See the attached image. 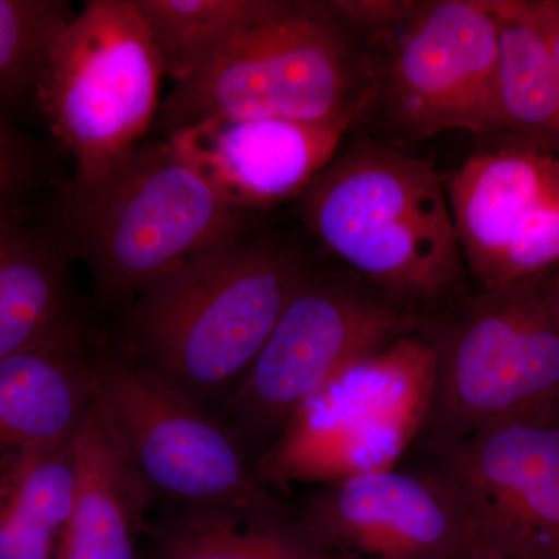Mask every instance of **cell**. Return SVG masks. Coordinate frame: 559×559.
Segmentation results:
<instances>
[{
	"mask_svg": "<svg viewBox=\"0 0 559 559\" xmlns=\"http://www.w3.org/2000/svg\"><path fill=\"white\" fill-rule=\"evenodd\" d=\"M299 204L311 234L385 299L419 316L462 299L465 261L432 159L358 140Z\"/></svg>",
	"mask_w": 559,
	"mask_h": 559,
	"instance_id": "obj_1",
	"label": "cell"
},
{
	"mask_svg": "<svg viewBox=\"0 0 559 559\" xmlns=\"http://www.w3.org/2000/svg\"><path fill=\"white\" fill-rule=\"evenodd\" d=\"M307 274L270 238L209 250L138 296L127 356L198 403L245 377Z\"/></svg>",
	"mask_w": 559,
	"mask_h": 559,
	"instance_id": "obj_2",
	"label": "cell"
},
{
	"mask_svg": "<svg viewBox=\"0 0 559 559\" xmlns=\"http://www.w3.org/2000/svg\"><path fill=\"white\" fill-rule=\"evenodd\" d=\"M364 68L355 36L326 2L274 0L212 64L173 84L156 128L167 138L209 119H359L373 95Z\"/></svg>",
	"mask_w": 559,
	"mask_h": 559,
	"instance_id": "obj_3",
	"label": "cell"
},
{
	"mask_svg": "<svg viewBox=\"0 0 559 559\" xmlns=\"http://www.w3.org/2000/svg\"><path fill=\"white\" fill-rule=\"evenodd\" d=\"M66 246L109 299L138 297L209 250L242 238L229 207L167 139L140 143L91 187H70Z\"/></svg>",
	"mask_w": 559,
	"mask_h": 559,
	"instance_id": "obj_4",
	"label": "cell"
},
{
	"mask_svg": "<svg viewBox=\"0 0 559 559\" xmlns=\"http://www.w3.org/2000/svg\"><path fill=\"white\" fill-rule=\"evenodd\" d=\"M433 340L432 389L415 450L559 403V318L547 277L462 297Z\"/></svg>",
	"mask_w": 559,
	"mask_h": 559,
	"instance_id": "obj_5",
	"label": "cell"
},
{
	"mask_svg": "<svg viewBox=\"0 0 559 559\" xmlns=\"http://www.w3.org/2000/svg\"><path fill=\"white\" fill-rule=\"evenodd\" d=\"M165 75L134 0H91L61 33L39 103L91 187L127 159L156 123Z\"/></svg>",
	"mask_w": 559,
	"mask_h": 559,
	"instance_id": "obj_6",
	"label": "cell"
},
{
	"mask_svg": "<svg viewBox=\"0 0 559 559\" xmlns=\"http://www.w3.org/2000/svg\"><path fill=\"white\" fill-rule=\"evenodd\" d=\"M95 404L150 496L186 511H282L250 476L234 430L138 360H95Z\"/></svg>",
	"mask_w": 559,
	"mask_h": 559,
	"instance_id": "obj_7",
	"label": "cell"
},
{
	"mask_svg": "<svg viewBox=\"0 0 559 559\" xmlns=\"http://www.w3.org/2000/svg\"><path fill=\"white\" fill-rule=\"evenodd\" d=\"M436 358L418 331L352 360L286 426L275 468L331 484L399 465L425 421Z\"/></svg>",
	"mask_w": 559,
	"mask_h": 559,
	"instance_id": "obj_8",
	"label": "cell"
},
{
	"mask_svg": "<svg viewBox=\"0 0 559 559\" xmlns=\"http://www.w3.org/2000/svg\"><path fill=\"white\" fill-rule=\"evenodd\" d=\"M426 329V318L377 290L308 271L235 389L231 415L249 436L286 429L352 360Z\"/></svg>",
	"mask_w": 559,
	"mask_h": 559,
	"instance_id": "obj_9",
	"label": "cell"
},
{
	"mask_svg": "<svg viewBox=\"0 0 559 559\" xmlns=\"http://www.w3.org/2000/svg\"><path fill=\"white\" fill-rule=\"evenodd\" d=\"M418 452L457 500L480 551L559 559V403Z\"/></svg>",
	"mask_w": 559,
	"mask_h": 559,
	"instance_id": "obj_10",
	"label": "cell"
},
{
	"mask_svg": "<svg viewBox=\"0 0 559 559\" xmlns=\"http://www.w3.org/2000/svg\"><path fill=\"white\" fill-rule=\"evenodd\" d=\"M390 39L371 100L396 130L411 139L503 132L499 24L487 0L419 2Z\"/></svg>",
	"mask_w": 559,
	"mask_h": 559,
	"instance_id": "obj_11",
	"label": "cell"
},
{
	"mask_svg": "<svg viewBox=\"0 0 559 559\" xmlns=\"http://www.w3.org/2000/svg\"><path fill=\"white\" fill-rule=\"evenodd\" d=\"M447 193L466 272L480 290L559 270L558 151L521 138L477 151Z\"/></svg>",
	"mask_w": 559,
	"mask_h": 559,
	"instance_id": "obj_12",
	"label": "cell"
},
{
	"mask_svg": "<svg viewBox=\"0 0 559 559\" xmlns=\"http://www.w3.org/2000/svg\"><path fill=\"white\" fill-rule=\"evenodd\" d=\"M300 527L330 559H474L480 551L450 488L425 465L331 481Z\"/></svg>",
	"mask_w": 559,
	"mask_h": 559,
	"instance_id": "obj_13",
	"label": "cell"
},
{
	"mask_svg": "<svg viewBox=\"0 0 559 559\" xmlns=\"http://www.w3.org/2000/svg\"><path fill=\"white\" fill-rule=\"evenodd\" d=\"M358 117L325 123L209 119L180 128L168 142L221 200L240 213L299 200L336 157Z\"/></svg>",
	"mask_w": 559,
	"mask_h": 559,
	"instance_id": "obj_14",
	"label": "cell"
},
{
	"mask_svg": "<svg viewBox=\"0 0 559 559\" xmlns=\"http://www.w3.org/2000/svg\"><path fill=\"white\" fill-rule=\"evenodd\" d=\"M94 406L95 360L79 334L0 359V460L68 447Z\"/></svg>",
	"mask_w": 559,
	"mask_h": 559,
	"instance_id": "obj_15",
	"label": "cell"
},
{
	"mask_svg": "<svg viewBox=\"0 0 559 559\" xmlns=\"http://www.w3.org/2000/svg\"><path fill=\"white\" fill-rule=\"evenodd\" d=\"M75 492L62 559H138L151 496L97 404L73 441Z\"/></svg>",
	"mask_w": 559,
	"mask_h": 559,
	"instance_id": "obj_16",
	"label": "cell"
},
{
	"mask_svg": "<svg viewBox=\"0 0 559 559\" xmlns=\"http://www.w3.org/2000/svg\"><path fill=\"white\" fill-rule=\"evenodd\" d=\"M64 255L14 224L0 234V359L76 333Z\"/></svg>",
	"mask_w": 559,
	"mask_h": 559,
	"instance_id": "obj_17",
	"label": "cell"
},
{
	"mask_svg": "<svg viewBox=\"0 0 559 559\" xmlns=\"http://www.w3.org/2000/svg\"><path fill=\"white\" fill-rule=\"evenodd\" d=\"M73 441L0 460V559H62L75 492Z\"/></svg>",
	"mask_w": 559,
	"mask_h": 559,
	"instance_id": "obj_18",
	"label": "cell"
},
{
	"mask_svg": "<svg viewBox=\"0 0 559 559\" xmlns=\"http://www.w3.org/2000/svg\"><path fill=\"white\" fill-rule=\"evenodd\" d=\"M499 24L503 132L559 153V79L532 0H487Z\"/></svg>",
	"mask_w": 559,
	"mask_h": 559,
	"instance_id": "obj_19",
	"label": "cell"
},
{
	"mask_svg": "<svg viewBox=\"0 0 559 559\" xmlns=\"http://www.w3.org/2000/svg\"><path fill=\"white\" fill-rule=\"evenodd\" d=\"M173 84L212 64L274 0H134Z\"/></svg>",
	"mask_w": 559,
	"mask_h": 559,
	"instance_id": "obj_20",
	"label": "cell"
},
{
	"mask_svg": "<svg viewBox=\"0 0 559 559\" xmlns=\"http://www.w3.org/2000/svg\"><path fill=\"white\" fill-rule=\"evenodd\" d=\"M157 559H330L280 511H186L164 530Z\"/></svg>",
	"mask_w": 559,
	"mask_h": 559,
	"instance_id": "obj_21",
	"label": "cell"
},
{
	"mask_svg": "<svg viewBox=\"0 0 559 559\" xmlns=\"http://www.w3.org/2000/svg\"><path fill=\"white\" fill-rule=\"evenodd\" d=\"M73 16L60 0H0V105L39 100L55 44Z\"/></svg>",
	"mask_w": 559,
	"mask_h": 559,
	"instance_id": "obj_22",
	"label": "cell"
},
{
	"mask_svg": "<svg viewBox=\"0 0 559 559\" xmlns=\"http://www.w3.org/2000/svg\"><path fill=\"white\" fill-rule=\"evenodd\" d=\"M331 13L352 32H370L390 36L409 21L418 9L414 0H331Z\"/></svg>",
	"mask_w": 559,
	"mask_h": 559,
	"instance_id": "obj_23",
	"label": "cell"
},
{
	"mask_svg": "<svg viewBox=\"0 0 559 559\" xmlns=\"http://www.w3.org/2000/svg\"><path fill=\"white\" fill-rule=\"evenodd\" d=\"M25 175L24 151L5 124L0 123V204L20 189Z\"/></svg>",
	"mask_w": 559,
	"mask_h": 559,
	"instance_id": "obj_24",
	"label": "cell"
},
{
	"mask_svg": "<svg viewBox=\"0 0 559 559\" xmlns=\"http://www.w3.org/2000/svg\"><path fill=\"white\" fill-rule=\"evenodd\" d=\"M532 9L559 79V7L557 0H532Z\"/></svg>",
	"mask_w": 559,
	"mask_h": 559,
	"instance_id": "obj_25",
	"label": "cell"
},
{
	"mask_svg": "<svg viewBox=\"0 0 559 559\" xmlns=\"http://www.w3.org/2000/svg\"><path fill=\"white\" fill-rule=\"evenodd\" d=\"M547 294H549L551 307L557 311L559 318V270L547 277Z\"/></svg>",
	"mask_w": 559,
	"mask_h": 559,
	"instance_id": "obj_26",
	"label": "cell"
},
{
	"mask_svg": "<svg viewBox=\"0 0 559 559\" xmlns=\"http://www.w3.org/2000/svg\"><path fill=\"white\" fill-rule=\"evenodd\" d=\"M11 226H13V221H11L9 205L0 204V234Z\"/></svg>",
	"mask_w": 559,
	"mask_h": 559,
	"instance_id": "obj_27",
	"label": "cell"
},
{
	"mask_svg": "<svg viewBox=\"0 0 559 559\" xmlns=\"http://www.w3.org/2000/svg\"><path fill=\"white\" fill-rule=\"evenodd\" d=\"M474 559H509V558L496 557V555H489V554H484V551H479V554H477V557Z\"/></svg>",
	"mask_w": 559,
	"mask_h": 559,
	"instance_id": "obj_28",
	"label": "cell"
},
{
	"mask_svg": "<svg viewBox=\"0 0 559 559\" xmlns=\"http://www.w3.org/2000/svg\"><path fill=\"white\" fill-rule=\"evenodd\" d=\"M558 7H559V0H557Z\"/></svg>",
	"mask_w": 559,
	"mask_h": 559,
	"instance_id": "obj_29",
	"label": "cell"
}]
</instances>
